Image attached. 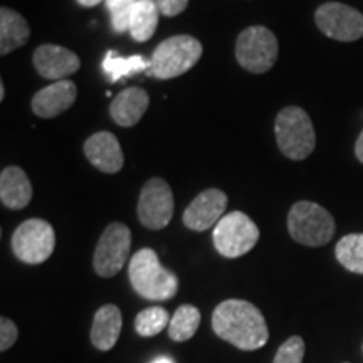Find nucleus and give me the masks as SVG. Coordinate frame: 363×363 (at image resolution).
Masks as SVG:
<instances>
[{"label": "nucleus", "instance_id": "1", "mask_svg": "<svg viewBox=\"0 0 363 363\" xmlns=\"http://www.w3.org/2000/svg\"><path fill=\"white\" fill-rule=\"evenodd\" d=\"M212 330L217 337L244 352L262 348L269 340L266 320L252 303L225 299L212 313Z\"/></svg>", "mask_w": 363, "mask_h": 363}, {"label": "nucleus", "instance_id": "2", "mask_svg": "<svg viewBox=\"0 0 363 363\" xmlns=\"http://www.w3.org/2000/svg\"><path fill=\"white\" fill-rule=\"evenodd\" d=\"M128 276L135 291L150 301H167L179 291V278L160 264L153 249H140L131 256Z\"/></svg>", "mask_w": 363, "mask_h": 363}, {"label": "nucleus", "instance_id": "3", "mask_svg": "<svg viewBox=\"0 0 363 363\" xmlns=\"http://www.w3.org/2000/svg\"><path fill=\"white\" fill-rule=\"evenodd\" d=\"M274 133L281 153L289 160H305L316 147L311 118L299 106H288L279 111L276 116Z\"/></svg>", "mask_w": 363, "mask_h": 363}, {"label": "nucleus", "instance_id": "4", "mask_svg": "<svg viewBox=\"0 0 363 363\" xmlns=\"http://www.w3.org/2000/svg\"><path fill=\"white\" fill-rule=\"evenodd\" d=\"M201 57L202 44L197 39L187 34L174 35L157 45L147 72L157 79H174L192 69Z\"/></svg>", "mask_w": 363, "mask_h": 363}, {"label": "nucleus", "instance_id": "5", "mask_svg": "<svg viewBox=\"0 0 363 363\" xmlns=\"http://www.w3.org/2000/svg\"><path fill=\"white\" fill-rule=\"evenodd\" d=\"M288 230L291 238L303 246L321 247L335 235V219L325 207L301 201L294 203L289 211Z\"/></svg>", "mask_w": 363, "mask_h": 363}, {"label": "nucleus", "instance_id": "6", "mask_svg": "<svg viewBox=\"0 0 363 363\" xmlns=\"http://www.w3.org/2000/svg\"><path fill=\"white\" fill-rule=\"evenodd\" d=\"M279 45L276 35L264 26H252L239 34L235 43V57L244 69L262 74L276 65Z\"/></svg>", "mask_w": 363, "mask_h": 363}, {"label": "nucleus", "instance_id": "7", "mask_svg": "<svg viewBox=\"0 0 363 363\" xmlns=\"http://www.w3.org/2000/svg\"><path fill=\"white\" fill-rule=\"evenodd\" d=\"M212 239L220 256L235 259L256 246L259 240V229L244 212L234 211L222 217L214 227Z\"/></svg>", "mask_w": 363, "mask_h": 363}, {"label": "nucleus", "instance_id": "8", "mask_svg": "<svg viewBox=\"0 0 363 363\" xmlns=\"http://www.w3.org/2000/svg\"><path fill=\"white\" fill-rule=\"evenodd\" d=\"M11 246L26 264H43L56 247V233L48 220L27 219L13 230Z\"/></svg>", "mask_w": 363, "mask_h": 363}, {"label": "nucleus", "instance_id": "9", "mask_svg": "<svg viewBox=\"0 0 363 363\" xmlns=\"http://www.w3.org/2000/svg\"><path fill=\"white\" fill-rule=\"evenodd\" d=\"M131 247V233L121 222H113L104 229L94 249L93 266L98 276L113 278L128 261Z\"/></svg>", "mask_w": 363, "mask_h": 363}, {"label": "nucleus", "instance_id": "10", "mask_svg": "<svg viewBox=\"0 0 363 363\" xmlns=\"http://www.w3.org/2000/svg\"><path fill=\"white\" fill-rule=\"evenodd\" d=\"M318 29L326 38L353 43L363 38V13L340 2H326L315 12Z\"/></svg>", "mask_w": 363, "mask_h": 363}, {"label": "nucleus", "instance_id": "11", "mask_svg": "<svg viewBox=\"0 0 363 363\" xmlns=\"http://www.w3.org/2000/svg\"><path fill=\"white\" fill-rule=\"evenodd\" d=\"M174 194L163 179H150L143 185L138 199V219L147 229L160 230L174 217Z\"/></svg>", "mask_w": 363, "mask_h": 363}, {"label": "nucleus", "instance_id": "12", "mask_svg": "<svg viewBox=\"0 0 363 363\" xmlns=\"http://www.w3.org/2000/svg\"><path fill=\"white\" fill-rule=\"evenodd\" d=\"M227 207V195L219 189H207L203 190L189 203V207L184 212V224L190 230H203L211 229L219 224V220L225 214Z\"/></svg>", "mask_w": 363, "mask_h": 363}, {"label": "nucleus", "instance_id": "13", "mask_svg": "<svg viewBox=\"0 0 363 363\" xmlns=\"http://www.w3.org/2000/svg\"><path fill=\"white\" fill-rule=\"evenodd\" d=\"M33 62L35 71L45 79H66V76L74 74L81 67V59L69 49L56 44H43L34 51Z\"/></svg>", "mask_w": 363, "mask_h": 363}, {"label": "nucleus", "instance_id": "14", "mask_svg": "<svg viewBox=\"0 0 363 363\" xmlns=\"http://www.w3.org/2000/svg\"><path fill=\"white\" fill-rule=\"evenodd\" d=\"M84 155L91 165L103 174H118L125 165L123 150L116 136L110 131H99L89 136L84 143Z\"/></svg>", "mask_w": 363, "mask_h": 363}, {"label": "nucleus", "instance_id": "15", "mask_svg": "<svg viewBox=\"0 0 363 363\" xmlns=\"http://www.w3.org/2000/svg\"><path fill=\"white\" fill-rule=\"evenodd\" d=\"M76 96H78V88L72 81H56L34 94L30 108L39 118H56L69 110L76 101Z\"/></svg>", "mask_w": 363, "mask_h": 363}, {"label": "nucleus", "instance_id": "16", "mask_svg": "<svg viewBox=\"0 0 363 363\" xmlns=\"http://www.w3.org/2000/svg\"><path fill=\"white\" fill-rule=\"evenodd\" d=\"M150 104L148 93L142 88H126L111 101L110 113L116 125L130 128L142 120Z\"/></svg>", "mask_w": 363, "mask_h": 363}, {"label": "nucleus", "instance_id": "17", "mask_svg": "<svg viewBox=\"0 0 363 363\" xmlns=\"http://www.w3.org/2000/svg\"><path fill=\"white\" fill-rule=\"evenodd\" d=\"M0 201L7 208L21 211L33 201V185L21 167H7L0 174Z\"/></svg>", "mask_w": 363, "mask_h": 363}, {"label": "nucleus", "instance_id": "18", "mask_svg": "<svg viewBox=\"0 0 363 363\" xmlns=\"http://www.w3.org/2000/svg\"><path fill=\"white\" fill-rule=\"evenodd\" d=\"M123 316L120 308L115 305H104L96 311L91 326V343L99 352H108L115 347L120 338Z\"/></svg>", "mask_w": 363, "mask_h": 363}, {"label": "nucleus", "instance_id": "19", "mask_svg": "<svg viewBox=\"0 0 363 363\" xmlns=\"http://www.w3.org/2000/svg\"><path fill=\"white\" fill-rule=\"evenodd\" d=\"M29 38L30 29L24 17L9 7L0 9V54L7 56L22 48Z\"/></svg>", "mask_w": 363, "mask_h": 363}, {"label": "nucleus", "instance_id": "20", "mask_svg": "<svg viewBox=\"0 0 363 363\" xmlns=\"http://www.w3.org/2000/svg\"><path fill=\"white\" fill-rule=\"evenodd\" d=\"M160 9L157 0H138L130 17V34L136 43H145L155 34Z\"/></svg>", "mask_w": 363, "mask_h": 363}, {"label": "nucleus", "instance_id": "21", "mask_svg": "<svg viewBox=\"0 0 363 363\" xmlns=\"http://www.w3.org/2000/svg\"><path fill=\"white\" fill-rule=\"evenodd\" d=\"M152 66V61H148L143 56H130L123 57L116 51H108L106 56L103 59V71L104 74L110 78L113 83L120 81L121 78H130V76L136 74V72L148 71Z\"/></svg>", "mask_w": 363, "mask_h": 363}, {"label": "nucleus", "instance_id": "22", "mask_svg": "<svg viewBox=\"0 0 363 363\" xmlns=\"http://www.w3.org/2000/svg\"><path fill=\"white\" fill-rule=\"evenodd\" d=\"M201 326V311L192 305H182L177 308L170 318L169 337L174 342H187Z\"/></svg>", "mask_w": 363, "mask_h": 363}, {"label": "nucleus", "instance_id": "23", "mask_svg": "<svg viewBox=\"0 0 363 363\" xmlns=\"http://www.w3.org/2000/svg\"><path fill=\"white\" fill-rule=\"evenodd\" d=\"M337 259L345 269L363 274V234H348L335 247Z\"/></svg>", "mask_w": 363, "mask_h": 363}, {"label": "nucleus", "instance_id": "24", "mask_svg": "<svg viewBox=\"0 0 363 363\" xmlns=\"http://www.w3.org/2000/svg\"><path fill=\"white\" fill-rule=\"evenodd\" d=\"M170 325L169 311L162 306H150L135 318V330L140 337H155Z\"/></svg>", "mask_w": 363, "mask_h": 363}, {"label": "nucleus", "instance_id": "25", "mask_svg": "<svg viewBox=\"0 0 363 363\" xmlns=\"http://www.w3.org/2000/svg\"><path fill=\"white\" fill-rule=\"evenodd\" d=\"M111 16V27L118 34L130 33V17L138 0H104Z\"/></svg>", "mask_w": 363, "mask_h": 363}, {"label": "nucleus", "instance_id": "26", "mask_svg": "<svg viewBox=\"0 0 363 363\" xmlns=\"http://www.w3.org/2000/svg\"><path fill=\"white\" fill-rule=\"evenodd\" d=\"M305 358V342L301 337H291L281 345L272 363H303Z\"/></svg>", "mask_w": 363, "mask_h": 363}, {"label": "nucleus", "instance_id": "27", "mask_svg": "<svg viewBox=\"0 0 363 363\" xmlns=\"http://www.w3.org/2000/svg\"><path fill=\"white\" fill-rule=\"evenodd\" d=\"M19 338V328L9 318H0V352H7Z\"/></svg>", "mask_w": 363, "mask_h": 363}, {"label": "nucleus", "instance_id": "28", "mask_svg": "<svg viewBox=\"0 0 363 363\" xmlns=\"http://www.w3.org/2000/svg\"><path fill=\"white\" fill-rule=\"evenodd\" d=\"M157 6L165 17H175L187 9L189 0H157Z\"/></svg>", "mask_w": 363, "mask_h": 363}, {"label": "nucleus", "instance_id": "29", "mask_svg": "<svg viewBox=\"0 0 363 363\" xmlns=\"http://www.w3.org/2000/svg\"><path fill=\"white\" fill-rule=\"evenodd\" d=\"M355 155L358 158V162L363 163V131L360 133V136H358L355 143Z\"/></svg>", "mask_w": 363, "mask_h": 363}, {"label": "nucleus", "instance_id": "30", "mask_svg": "<svg viewBox=\"0 0 363 363\" xmlns=\"http://www.w3.org/2000/svg\"><path fill=\"white\" fill-rule=\"evenodd\" d=\"M103 0H78L81 7H96L98 4H101Z\"/></svg>", "mask_w": 363, "mask_h": 363}, {"label": "nucleus", "instance_id": "31", "mask_svg": "<svg viewBox=\"0 0 363 363\" xmlns=\"http://www.w3.org/2000/svg\"><path fill=\"white\" fill-rule=\"evenodd\" d=\"M153 363H174V362H172L169 357H158L153 360Z\"/></svg>", "mask_w": 363, "mask_h": 363}, {"label": "nucleus", "instance_id": "32", "mask_svg": "<svg viewBox=\"0 0 363 363\" xmlns=\"http://www.w3.org/2000/svg\"><path fill=\"white\" fill-rule=\"evenodd\" d=\"M4 99H6V86L0 83V101H4Z\"/></svg>", "mask_w": 363, "mask_h": 363}]
</instances>
